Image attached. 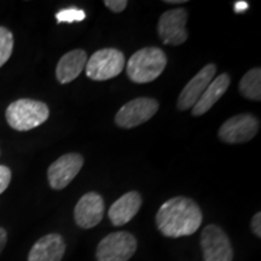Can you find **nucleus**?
<instances>
[{"label":"nucleus","mask_w":261,"mask_h":261,"mask_svg":"<svg viewBox=\"0 0 261 261\" xmlns=\"http://www.w3.org/2000/svg\"><path fill=\"white\" fill-rule=\"evenodd\" d=\"M202 224V212L194 200L173 197L166 201L156 214V225L163 236L178 238L190 236Z\"/></svg>","instance_id":"obj_1"},{"label":"nucleus","mask_w":261,"mask_h":261,"mask_svg":"<svg viewBox=\"0 0 261 261\" xmlns=\"http://www.w3.org/2000/svg\"><path fill=\"white\" fill-rule=\"evenodd\" d=\"M167 65V56L159 47H144L137 51L127 63V75L133 83L148 84L158 79Z\"/></svg>","instance_id":"obj_2"},{"label":"nucleus","mask_w":261,"mask_h":261,"mask_svg":"<svg viewBox=\"0 0 261 261\" xmlns=\"http://www.w3.org/2000/svg\"><path fill=\"white\" fill-rule=\"evenodd\" d=\"M6 121L16 130H31L44 123L50 116L48 107L34 99H18L8 107Z\"/></svg>","instance_id":"obj_3"},{"label":"nucleus","mask_w":261,"mask_h":261,"mask_svg":"<svg viewBox=\"0 0 261 261\" xmlns=\"http://www.w3.org/2000/svg\"><path fill=\"white\" fill-rule=\"evenodd\" d=\"M125 67V56L116 48H102L87 58L85 70L86 75L94 81L113 79L121 73Z\"/></svg>","instance_id":"obj_4"},{"label":"nucleus","mask_w":261,"mask_h":261,"mask_svg":"<svg viewBox=\"0 0 261 261\" xmlns=\"http://www.w3.org/2000/svg\"><path fill=\"white\" fill-rule=\"evenodd\" d=\"M137 250V240L126 231L108 234L97 247V261H128Z\"/></svg>","instance_id":"obj_5"},{"label":"nucleus","mask_w":261,"mask_h":261,"mask_svg":"<svg viewBox=\"0 0 261 261\" xmlns=\"http://www.w3.org/2000/svg\"><path fill=\"white\" fill-rule=\"evenodd\" d=\"M159 102L154 98L140 97L129 100L115 116L116 125L121 128H133L149 121L158 113Z\"/></svg>","instance_id":"obj_6"},{"label":"nucleus","mask_w":261,"mask_h":261,"mask_svg":"<svg viewBox=\"0 0 261 261\" xmlns=\"http://www.w3.org/2000/svg\"><path fill=\"white\" fill-rule=\"evenodd\" d=\"M187 22L188 11L185 9L179 8L166 11L159 19V38L165 45L178 46L184 44L189 37Z\"/></svg>","instance_id":"obj_7"},{"label":"nucleus","mask_w":261,"mask_h":261,"mask_svg":"<svg viewBox=\"0 0 261 261\" xmlns=\"http://www.w3.org/2000/svg\"><path fill=\"white\" fill-rule=\"evenodd\" d=\"M201 247L204 261H232L233 249L224 230L208 225L201 233Z\"/></svg>","instance_id":"obj_8"},{"label":"nucleus","mask_w":261,"mask_h":261,"mask_svg":"<svg viewBox=\"0 0 261 261\" xmlns=\"http://www.w3.org/2000/svg\"><path fill=\"white\" fill-rule=\"evenodd\" d=\"M260 122L252 114H240L221 125L218 136L227 144H241L252 140L259 130Z\"/></svg>","instance_id":"obj_9"},{"label":"nucleus","mask_w":261,"mask_h":261,"mask_svg":"<svg viewBox=\"0 0 261 261\" xmlns=\"http://www.w3.org/2000/svg\"><path fill=\"white\" fill-rule=\"evenodd\" d=\"M84 166V158L77 152L61 156L47 169V178L54 190L67 188Z\"/></svg>","instance_id":"obj_10"},{"label":"nucleus","mask_w":261,"mask_h":261,"mask_svg":"<svg viewBox=\"0 0 261 261\" xmlns=\"http://www.w3.org/2000/svg\"><path fill=\"white\" fill-rule=\"evenodd\" d=\"M217 74V67L215 64H207L195 75L192 79L187 84V86L182 89V91L178 97L177 107L179 110L191 109L200 99V97L203 94L208 85L214 79Z\"/></svg>","instance_id":"obj_11"},{"label":"nucleus","mask_w":261,"mask_h":261,"mask_svg":"<svg viewBox=\"0 0 261 261\" xmlns=\"http://www.w3.org/2000/svg\"><path fill=\"white\" fill-rule=\"evenodd\" d=\"M104 201L97 192H87L80 198L74 210V219L81 228H92L103 219Z\"/></svg>","instance_id":"obj_12"},{"label":"nucleus","mask_w":261,"mask_h":261,"mask_svg":"<svg viewBox=\"0 0 261 261\" xmlns=\"http://www.w3.org/2000/svg\"><path fill=\"white\" fill-rule=\"evenodd\" d=\"M64 253L63 237L58 233H50L35 242L28 254V261H61Z\"/></svg>","instance_id":"obj_13"},{"label":"nucleus","mask_w":261,"mask_h":261,"mask_svg":"<svg viewBox=\"0 0 261 261\" xmlns=\"http://www.w3.org/2000/svg\"><path fill=\"white\" fill-rule=\"evenodd\" d=\"M142 196L137 191H129L121 196L114 202L108 212L112 224L115 226H122L132 220L142 207Z\"/></svg>","instance_id":"obj_14"},{"label":"nucleus","mask_w":261,"mask_h":261,"mask_svg":"<svg viewBox=\"0 0 261 261\" xmlns=\"http://www.w3.org/2000/svg\"><path fill=\"white\" fill-rule=\"evenodd\" d=\"M86 62L87 54L84 50H73L65 54L57 64V80L62 85L71 83L83 73Z\"/></svg>","instance_id":"obj_15"},{"label":"nucleus","mask_w":261,"mask_h":261,"mask_svg":"<svg viewBox=\"0 0 261 261\" xmlns=\"http://www.w3.org/2000/svg\"><path fill=\"white\" fill-rule=\"evenodd\" d=\"M228 86H230V76L227 74H220L219 76L212 80V83L208 85L200 99L192 108V115L201 116L210 112L211 108L226 92Z\"/></svg>","instance_id":"obj_16"},{"label":"nucleus","mask_w":261,"mask_h":261,"mask_svg":"<svg viewBox=\"0 0 261 261\" xmlns=\"http://www.w3.org/2000/svg\"><path fill=\"white\" fill-rule=\"evenodd\" d=\"M240 91L243 97L250 100H261V69H254L247 71L240 81Z\"/></svg>","instance_id":"obj_17"},{"label":"nucleus","mask_w":261,"mask_h":261,"mask_svg":"<svg viewBox=\"0 0 261 261\" xmlns=\"http://www.w3.org/2000/svg\"><path fill=\"white\" fill-rule=\"evenodd\" d=\"M14 50V37L8 28L0 27V68L11 57Z\"/></svg>","instance_id":"obj_18"},{"label":"nucleus","mask_w":261,"mask_h":261,"mask_svg":"<svg viewBox=\"0 0 261 261\" xmlns=\"http://www.w3.org/2000/svg\"><path fill=\"white\" fill-rule=\"evenodd\" d=\"M86 18V14L84 10L75 8H67L61 10L56 14V19L58 23H73V22H81Z\"/></svg>","instance_id":"obj_19"},{"label":"nucleus","mask_w":261,"mask_h":261,"mask_svg":"<svg viewBox=\"0 0 261 261\" xmlns=\"http://www.w3.org/2000/svg\"><path fill=\"white\" fill-rule=\"evenodd\" d=\"M11 181V171L6 166H0V195L9 188Z\"/></svg>","instance_id":"obj_20"},{"label":"nucleus","mask_w":261,"mask_h":261,"mask_svg":"<svg viewBox=\"0 0 261 261\" xmlns=\"http://www.w3.org/2000/svg\"><path fill=\"white\" fill-rule=\"evenodd\" d=\"M104 5L113 12H121L128 5L127 0H104Z\"/></svg>","instance_id":"obj_21"},{"label":"nucleus","mask_w":261,"mask_h":261,"mask_svg":"<svg viewBox=\"0 0 261 261\" xmlns=\"http://www.w3.org/2000/svg\"><path fill=\"white\" fill-rule=\"evenodd\" d=\"M252 230L254 234H256L257 237H261V213H257L254 215L252 219Z\"/></svg>","instance_id":"obj_22"},{"label":"nucleus","mask_w":261,"mask_h":261,"mask_svg":"<svg viewBox=\"0 0 261 261\" xmlns=\"http://www.w3.org/2000/svg\"><path fill=\"white\" fill-rule=\"evenodd\" d=\"M248 8H249V4H248L247 2H236L234 3V11L237 12V14H242V12L247 11Z\"/></svg>","instance_id":"obj_23"},{"label":"nucleus","mask_w":261,"mask_h":261,"mask_svg":"<svg viewBox=\"0 0 261 261\" xmlns=\"http://www.w3.org/2000/svg\"><path fill=\"white\" fill-rule=\"evenodd\" d=\"M6 242H8V233H6L5 228L0 227V254L4 250Z\"/></svg>","instance_id":"obj_24"},{"label":"nucleus","mask_w":261,"mask_h":261,"mask_svg":"<svg viewBox=\"0 0 261 261\" xmlns=\"http://www.w3.org/2000/svg\"><path fill=\"white\" fill-rule=\"evenodd\" d=\"M165 3H167V4H184L187 2L185 0H166Z\"/></svg>","instance_id":"obj_25"}]
</instances>
